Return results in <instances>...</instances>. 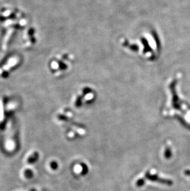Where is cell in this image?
I'll use <instances>...</instances> for the list:
<instances>
[{
  "instance_id": "5",
  "label": "cell",
  "mask_w": 190,
  "mask_h": 191,
  "mask_svg": "<svg viewBox=\"0 0 190 191\" xmlns=\"http://www.w3.org/2000/svg\"><path fill=\"white\" fill-rule=\"evenodd\" d=\"M144 184V179H140L139 180H138V181L136 183V185L138 186H141Z\"/></svg>"
},
{
  "instance_id": "4",
  "label": "cell",
  "mask_w": 190,
  "mask_h": 191,
  "mask_svg": "<svg viewBox=\"0 0 190 191\" xmlns=\"http://www.w3.org/2000/svg\"><path fill=\"white\" fill-rule=\"evenodd\" d=\"M50 167L51 168V169H53V170H56V169H57L58 168V164L56 162L52 161L50 163Z\"/></svg>"
},
{
  "instance_id": "6",
  "label": "cell",
  "mask_w": 190,
  "mask_h": 191,
  "mask_svg": "<svg viewBox=\"0 0 190 191\" xmlns=\"http://www.w3.org/2000/svg\"><path fill=\"white\" fill-rule=\"evenodd\" d=\"M30 191H37L36 190H35V189H31L30 190Z\"/></svg>"
},
{
  "instance_id": "2",
  "label": "cell",
  "mask_w": 190,
  "mask_h": 191,
  "mask_svg": "<svg viewBox=\"0 0 190 191\" xmlns=\"http://www.w3.org/2000/svg\"><path fill=\"white\" fill-rule=\"evenodd\" d=\"M24 174L25 178L27 179H31L34 177V172L32 171V170H31V169H25V170L24 171Z\"/></svg>"
},
{
  "instance_id": "1",
  "label": "cell",
  "mask_w": 190,
  "mask_h": 191,
  "mask_svg": "<svg viewBox=\"0 0 190 191\" xmlns=\"http://www.w3.org/2000/svg\"><path fill=\"white\" fill-rule=\"evenodd\" d=\"M38 159H39V154L37 152H35L27 159V163L28 164H34L38 160Z\"/></svg>"
},
{
  "instance_id": "3",
  "label": "cell",
  "mask_w": 190,
  "mask_h": 191,
  "mask_svg": "<svg viewBox=\"0 0 190 191\" xmlns=\"http://www.w3.org/2000/svg\"><path fill=\"white\" fill-rule=\"evenodd\" d=\"M82 174H83V175H84V174H86L87 173H88V167H87V166L85 165V164H82Z\"/></svg>"
}]
</instances>
